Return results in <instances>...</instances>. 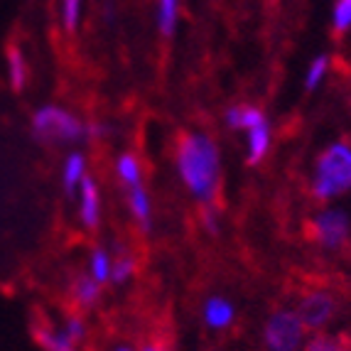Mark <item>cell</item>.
I'll use <instances>...</instances> for the list:
<instances>
[{
    "label": "cell",
    "mask_w": 351,
    "mask_h": 351,
    "mask_svg": "<svg viewBox=\"0 0 351 351\" xmlns=\"http://www.w3.org/2000/svg\"><path fill=\"white\" fill-rule=\"evenodd\" d=\"M8 74H10V86L15 91H23L27 84V59L15 47L8 52Z\"/></svg>",
    "instance_id": "cell-21"
},
{
    "label": "cell",
    "mask_w": 351,
    "mask_h": 351,
    "mask_svg": "<svg viewBox=\"0 0 351 351\" xmlns=\"http://www.w3.org/2000/svg\"><path fill=\"white\" fill-rule=\"evenodd\" d=\"M138 273V261L133 253L118 251V256H113V268H111V282L113 285H128Z\"/></svg>",
    "instance_id": "cell-19"
},
{
    "label": "cell",
    "mask_w": 351,
    "mask_h": 351,
    "mask_svg": "<svg viewBox=\"0 0 351 351\" xmlns=\"http://www.w3.org/2000/svg\"><path fill=\"white\" fill-rule=\"evenodd\" d=\"M351 192V141H334L315 158L310 172V194L322 204Z\"/></svg>",
    "instance_id": "cell-2"
},
{
    "label": "cell",
    "mask_w": 351,
    "mask_h": 351,
    "mask_svg": "<svg viewBox=\"0 0 351 351\" xmlns=\"http://www.w3.org/2000/svg\"><path fill=\"white\" fill-rule=\"evenodd\" d=\"M295 312H298L300 322L304 324V329L310 334L317 332H327L329 324L337 319L339 315V302L329 290L324 287H312L295 304Z\"/></svg>",
    "instance_id": "cell-6"
},
{
    "label": "cell",
    "mask_w": 351,
    "mask_h": 351,
    "mask_svg": "<svg viewBox=\"0 0 351 351\" xmlns=\"http://www.w3.org/2000/svg\"><path fill=\"white\" fill-rule=\"evenodd\" d=\"M104 211V202H101V189L96 184L94 177H86L82 182V187L76 189V214H79V221L84 228L94 231L101 223V214Z\"/></svg>",
    "instance_id": "cell-7"
},
{
    "label": "cell",
    "mask_w": 351,
    "mask_h": 351,
    "mask_svg": "<svg viewBox=\"0 0 351 351\" xmlns=\"http://www.w3.org/2000/svg\"><path fill=\"white\" fill-rule=\"evenodd\" d=\"M59 324L64 327V332L69 334L71 339H74L79 346H82L84 341H86V337H88V324H86V319H84V315H79V312H74V315H66Z\"/></svg>",
    "instance_id": "cell-24"
},
{
    "label": "cell",
    "mask_w": 351,
    "mask_h": 351,
    "mask_svg": "<svg viewBox=\"0 0 351 351\" xmlns=\"http://www.w3.org/2000/svg\"><path fill=\"white\" fill-rule=\"evenodd\" d=\"M111 268H113V253L104 246H96L88 256L86 273L94 278L99 285H108L111 282Z\"/></svg>",
    "instance_id": "cell-17"
},
{
    "label": "cell",
    "mask_w": 351,
    "mask_h": 351,
    "mask_svg": "<svg viewBox=\"0 0 351 351\" xmlns=\"http://www.w3.org/2000/svg\"><path fill=\"white\" fill-rule=\"evenodd\" d=\"M180 10L182 0H155V23L162 37L175 35L177 25H180Z\"/></svg>",
    "instance_id": "cell-16"
},
{
    "label": "cell",
    "mask_w": 351,
    "mask_h": 351,
    "mask_svg": "<svg viewBox=\"0 0 351 351\" xmlns=\"http://www.w3.org/2000/svg\"><path fill=\"white\" fill-rule=\"evenodd\" d=\"M329 71H332V59L327 54L315 57L310 62V66H307V71H304V88L307 91H317V88L327 82Z\"/></svg>",
    "instance_id": "cell-20"
},
{
    "label": "cell",
    "mask_w": 351,
    "mask_h": 351,
    "mask_svg": "<svg viewBox=\"0 0 351 351\" xmlns=\"http://www.w3.org/2000/svg\"><path fill=\"white\" fill-rule=\"evenodd\" d=\"M175 172L180 177L182 187L187 189L199 206H217L219 192H221L223 165L221 147L214 141V135L206 130H189L180 135L172 152Z\"/></svg>",
    "instance_id": "cell-1"
},
{
    "label": "cell",
    "mask_w": 351,
    "mask_h": 351,
    "mask_svg": "<svg viewBox=\"0 0 351 351\" xmlns=\"http://www.w3.org/2000/svg\"><path fill=\"white\" fill-rule=\"evenodd\" d=\"M101 295H104V285H99L88 273H79V276L71 280L69 298L76 310H91V307H96Z\"/></svg>",
    "instance_id": "cell-11"
},
{
    "label": "cell",
    "mask_w": 351,
    "mask_h": 351,
    "mask_svg": "<svg viewBox=\"0 0 351 351\" xmlns=\"http://www.w3.org/2000/svg\"><path fill=\"white\" fill-rule=\"evenodd\" d=\"M111 351H138V346L128 344V341H118V344L111 346Z\"/></svg>",
    "instance_id": "cell-27"
},
{
    "label": "cell",
    "mask_w": 351,
    "mask_h": 351,
    "mask_svg": "<svg viewBox=\"0 0 351 351\" xmlns=\"http://www.w3.org/2000/svg\"><path fill=\"white\" fill-rule=\"evenodd\" d=\"M270 147H273V128L265 118V121L246 130V160L251 165L263 162L268 158Z\"/></svg>",
    "instance_id": "cell-10"
},
{
    "label": "cell",
    "mask_w": 351,
    "mask_h": 351,
    "mask_svg": "<svg viewBox=\"0 0 351 351\" xmlns=\"http://www.w3.org/2000/svg\"><path fill=\"white\" fill-rule=\"evenodd\" d=\"M302 351H351V341L346 337H341V334L317 332L307 337Z\"/></svg>",
    "instance_id": "cell-18"
},
{
    "label": "cell",
    "mask_w": 351,
    "mask_h": 351,
    "mask_svg": "<svg viewBox=\"0 0 351 351\" xmlns=\"http://www.w3.org/2000/svg\"><path fill=\"white\" fill-rule=\"evenodd\" d=\"M113 172L125 189L145 184V167H143V160L135 152H121L116 158V165H113Z\"/></svg>",
    "instance_id": "cell-12"
},
{
    "label": "cell",
    "mask_w": 351,
    "mask_h": 351,
    "mask_svg": "<svg viewBox=\"0 0 351 351\" xmlns=\"http://www.w3.org/2000/svg\"><path fill=\"white\" fill-rule=\"evenodd\" d=\"M236 304L226 295H209L202 302V322L211 332H226L236 324Z\"/></svg>",
    "instance_id": "cell-8"
},
{
    "label": "cell",
    "mask_w": 351,
    "mask_h": 351,
    "mask_svg": "<svg viewBox=\"0 0 351 351\" xmlns=\"http://www.w3.org/2000/svg\"><path fill=\"white\" fill-rule=\"evenodd\" d=\"M202 226L206 228V234H219L221 219H219V214H217V206H206L204 214H202Z\"/></svg>",
    "instance_id": "cell-25"
},
{
    "label": "cell",
    "mask_w": 351,
    "mask_h": 351,
    "mask_svg": "<svg viewBox=\"0 0 351 351\" xmlns=\"http://www.w3.org/2000/svg\"><path fill=\"white\" fill-rule=\"evenodd\" d=\"M32 133L45 143L52 145H69V143H82L86 135V123L82 118L62 106H42L32 116Z\"/></svg>",
    "instance_id": "cell-3"
},
{
    "label": "cell",
    "mask_w": 351,
    "mask_h": 351,
    "mask_svg": "<svg viewBox=\"0 0 351 351\" xmlns=\"http://www.w3.org/2000/svg\"><path fill=\"white\" fill-rule=\"evenodd\" d=\"M82 12H84V0H62L59 3V18L69 32H74L82 23Z\"/></svg>",
    "instance_id": "cell-23"
},
{
    "label": "cell",
    "mask_w": 351,
    "mask_h": 351,
    "mask_svg": "<svg viewBox=\"0 0 351 351\" xmlns=\"http://www.w3.org/2000/svg\"><path fill=\"white\" fill-rule=\"evenodd\" d=\"M128 211H130V217H133L135 226L141 228V231H150L152 228V199H150V194H147L145 184L128 189Z\"/></svg>",
    "instance_id": "cell-14"
},
{
    "label": "cell",
    "mask_w": 351,
    "mask_h": 351,
    "mask_svg": "<svg viewBox=\"0 0 351 351\" xmlns=\"http://www.w3.org/2000/svg\"><path fill=\"white\" fill-rule=\"evenodd\" d=\"M223 121H226L228 128L236 130V133H239V130L246 133L248 128H253V125H258L261 121H265V113L253 104H234L226 108Z\"/></svg>",
    "instance_id": "cell-13"
},
{
    "label": "cell",
    "mask_w": 351,
    "mask_h": 351,
    "mask_svg": "<svg viewBox=\"0 0 351 351\" xmlns=\"http://www.w3.org/2000/svg\"><path fill=\"white\" fill-rule=\"evenodd\" d=\"M332 29L337 32V35H346V32H351V0H334Z\"/></svg>",
    "instance_id": "cell-22"
},
{
    "label": "cell",
    "mask_w": 351,
    "mask_h": 351,
    "mask_svg": "<svg viewBox=\"0 0 351 351\" xmlns=\"http://www.w3.org/2000/svg\"><path fill=\"white\" fill-rule=\"evenodd\" d=\"M138 351H170V346H165L162 341H147V344L138 346Z\"/></svg>",
    "instance_id": "cell-26"
},
{
    "label": "cell",
    "mask_w": 351,
    "mask_h": 351,
    "mask_svg": "<svg viewBox=\"0 0 351 351\" xmlns=\"http://www.w3.org/2000/svg\"><path fill=\"white\" fill-rule=\"evenodd\" d=\"M35 339L45 351H82V346L64 332L62 324H52L47 319L35 324Z\"/></svg>",
    "instance_id": "cell-9"
},
{
    "label": "cell",
    "mask_w": 351,
    "mask_h": 351,
    "mask_svg": "<svg viewBox=\"0 0 351 351\" xmlns=\"http://www.w3.org/2000/svg\"><path fill=\"white\" fill-rule=\"evenodd\" d=\"M310 332L300 322L295 307H278L268 315L261 332L265 351H302Z\"/></svg>",
    "instance_id": "cell-4"
},
{
    "label": "cell",
    "mask_w": 351,
    "mask_h": 351,
    "mask_svg": "<svg viewBox=\"0 0 351 351\" xmlns=\"http://www.w3.org/2000/svg\"><path fill=\"white\" fill-rule=\"evenodd\" d=\"M88 177V162L86 155L79 150L69 152L62 162V184H64L66 194H76V189L82 187V182Z\"/></svg>",
    "instance_id": "cell-15"
},
{
    "label": "cell",
    "mask_w": 351,
    "mask_h": 351,
    "mask_svg": "<svg viewBox=\"0 0 351 351\" xmlns=\"http://www.w3.org/2000/svg\"><path fill=\"white\" fill-rule=\"evenodd\" d=\"M310 239L322 251H341L351 241V219L341 206L327 204L310 219Z\"/></svg>",
    "instance_id": "cell-5"
}]
</instances>
